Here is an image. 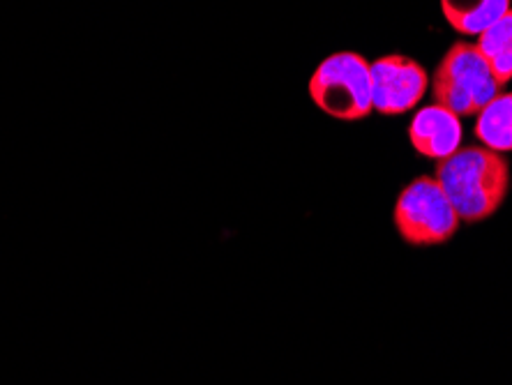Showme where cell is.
<instances>
[{
    "label": "cell",
    "instance_id": "1",
    "mask_svg": "<svg viewBox=\"0 0 512 385\" xmlns=\"http://www.w3.org/2000/svg\"><path fill=\"white\" fill-rule=\"evenodd\" d=\"M434 178L453 203L459 222H485L499 213L510 192V162L485 146L459 148L436 162Z\"/></svg>",
    "mask_w": 512,
    "mask_h": 385
},
{
    "label": "cell",
    "instance_id": "2",
    "mask_svg": "<svg viewBox=\"0 0 512 385\" xmlns=\"http://www.w3.org/2000/svg\"><path fill=\"white\" fill-rule=\"evenodd\" d=\"M429 86H432L434 104L450 109L459 118L476 116L503 90L476 44L469 42H457L448 49V54L436 65Z\"/></svg>",
    "mask_w": 512,
    "mask_h": 385
},
{
    "label": "cell",
    "instance_id": "3",
    "mask_svg": "<svg viewBox=\"0 0 512 385\" xmlns=\"http://www.w3.org/2000/svg\"><path fill=\"white\" fill-rule=\"evenodd\" d=\"M312 102L330 118L353 123L374 111L370 63L353 51H340L323 58L310 83Z\"/></svg>",
    "mask_w": 512,
    "mask_h": 385
},
{
    "label": "cell",
    "instance_id": "4",
    "mask_svg": "<svg viewBox=\"0 0 512 385\" xmlns=\"http://www.w3.org/2000/svg\"><path fill=\"white\" fill-rule=\"evenodd\" d=\"M393 222L399 238L411 247L446 245L459 229V215L439 180L420 176L397 196Z\"/></svg>",
    "mask_w": 512,
    "mask_h": 385
},
{
    "label": "cell",
    "instance_id": "5",
    "mask_svg": "<svg viewBox=\"0 0 512 385\" xmlns=\"http://www.w3.org/2000/svg\"><path fill=\"white\" fill-rule=\"evenodd\" d=\"M372 107L383 116H399L416 109L429 88V74L409 56H381L370 63Z\"/></svg>",
    "mask_w": 512,
    "mask_h": 385
},
{
    "label": "cell",
    "instance_id": "6",
    "mask_svg": "<svg viewBox=\"0 0 512 385\" xmlns=\"http://www.w3.org/2000/svg\"><path fill=\"white\" fill-rule=\"evenodd\" d=\"M411 146L418 155L427 160H446L455 155L464 139V127L457 113H453L441 104H427L418 109L409 127Z\"/></svg>",
    "mask_w": 512,
    "mask_h": 385
},
{
    "label": "cell",
    "instance_id": "7",
    "mask_svg": "<svg viewBox=\"0 0 512 385\" xmlns=\"http://www.w3.org/2000/svg\"><path fill=\"white\" fill-rule=\"evenodd\" d=\"M441 10L459 35L478 37L510 10V0H441Z\"/></svg>",
    "mask_w": 512,
    "mask_h": 385
},
{
    "label": "cell",
    "instance_id": "8",
    "mask_svg": "<svg viewBox=\"0 0 512 385\" xmlns=\"http://www.w3.org/2000/svg\"><path fill=\"white\" fill-rule=\"evenodd\" d=\"M473 134L494 153H512V93H499L476 113Z\"/></svg>",
    "mask_w": 512,
    "mask_h": 385
},
{
    "label": "cell",
    "instance_id": "9",
    "mask_svg": "<svg viewBox=\"0 0 512 385\" xmlns=\"http://www.w3.org/2000/svg\"><path fill=\"white\" fill-rule=\"evenodd\" d=\"M476 47L480 56L487 60L496 81L506 88V83L512 79V7L496 24L478 35Z\"/></svg>",
    "mask_w": 512,
    "mask_h": 385
}]
</instances>
